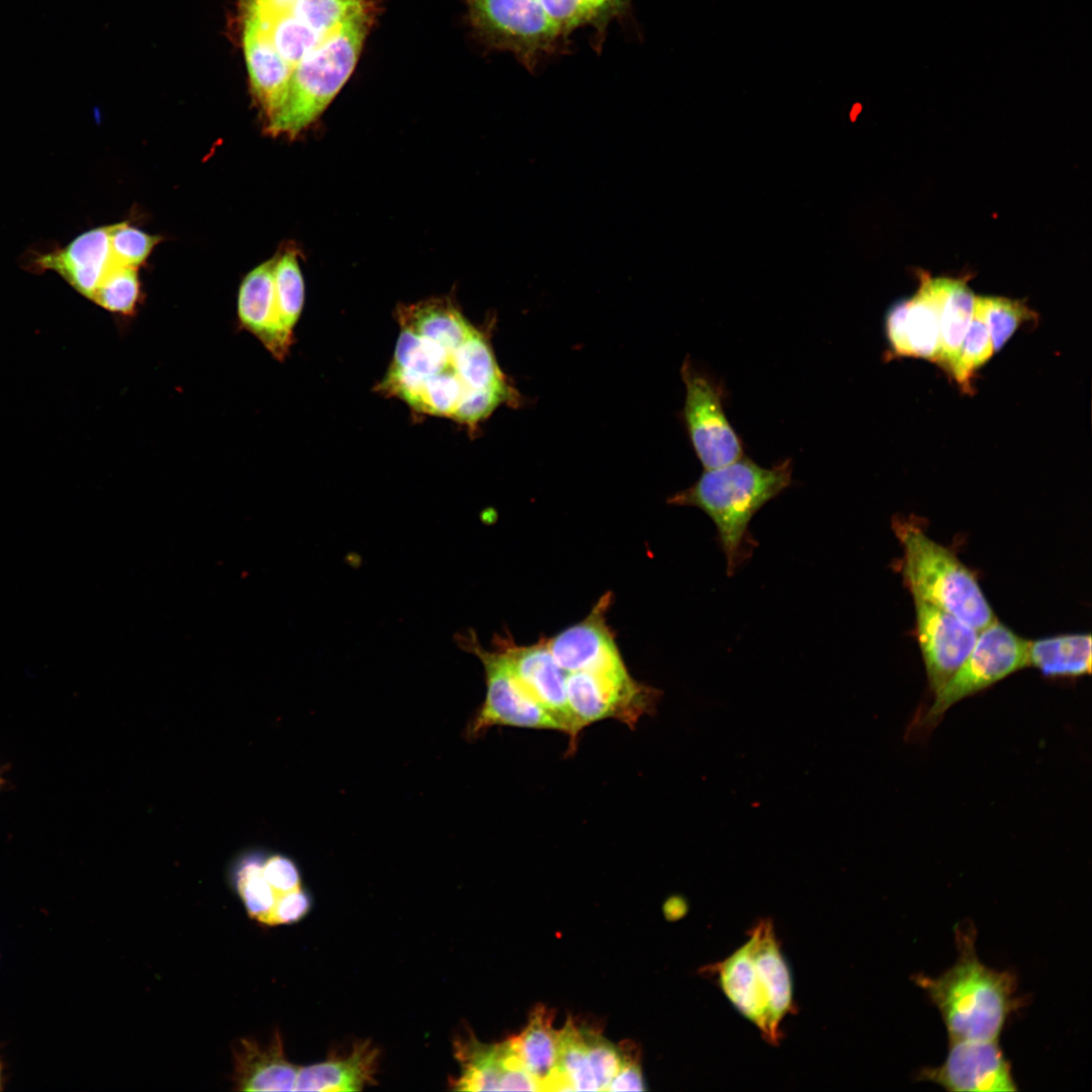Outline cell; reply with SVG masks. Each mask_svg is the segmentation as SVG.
<instances>
[{
  "label": "cell",
  "mask_w": 1092,
  "mask_h": 1092,
  "mask_svg": "<svg viewBox=\"0 0 1092 1092\" xmlns=\"http://www.w3.org/2000/svg\"><path fill=\"white\" fill-rule=\"evenodd\" d=\"M558 1069L571 1091H599L585 1041L571 1017L558 1030Z\"/></svg>",
  "instance_id": "cell-31"
},
{
  "label": "cell",
  "mask_w": 1092,
  "mask_h": 1092,
  "mask_svg": "<svg viewBox=\"0 0 1092 1092\" xmlns=\"http://www.w3.org/2000/svg\"><path fill=\"white\" fill-rule=\"evenodd\" d=\"M912 598L928 686L936 694L970 654L980 631L917 596Z\"/></svg>",
  "instance_id": "cell-13"
},
{
  "label": "cell",
  "mask_w": 1092,
  "mask_h": 1092,
  "mask_svg": "<svg viewBox=\"0 0 1092 1092\" xmlns=\"http://www.w3.org/2000/svg\"><path fill=\"white\" fill-rule=\"evenodd\" d=\"M975 295L963 278L944 277L940 307V349L936 363L951 374L974 312Z\"/></svg>",
  "instance_id": "cell-26"
},
{
  "label": "cell",
  "mask_w": 1092,
  "mask_h": 1092,
  "mask_svg": "<svg viewBox=\"0 0 1092 1092\" xmlns=\"http://www.w3.org/2000/svg\"><path fill=\"white\" fill-rule=\"evenodd\" d=\"M372 7L370 0H296L289 12L316 33L327 36L349 18Z\"/></svg>",
  "instance_id": "cell-32"
},
{
  "label": "cell",
  "mask_w": 1092,
  "mask_h": 1092,
  "mask_svg": "<svg viewBox=\"0 0 1092 1092\" xmlns=\"http://www.w3.org/2000/svg\"><path fill=\"white\" fill-rule=\"evenodd\" d=\"M262 872L277 895L291 892L301 887V878L296 863L289 857L265 852Z\"/></svg>",
  "instance_id": "cell-37"
},
{
  "label": "cell",
  "mask_w": 1092,
  "mask_h": 1092,
  "mask_svg": "<svg viewBox=\"0 0 1092 1092\" xmlns=\"http://www.w3.org/2000/svg\"><path fill=\"white\" fill-rule=\"evenodd\" d=\"M686 386L681 421L691 445L705 469L732 463L744 456V444L725 413L723 381L687 357L680 369Z\"/></svg>",
  "instance_id": "cell-8"
},
{
  "label": "cell",
  "mask_w": 1092,
  "mask_h": 1092,
  "mask_svg": "<svg viewBox=\"0 0 1092 1092\" xmlns=\"http://www.w3.org/2000/svg\"><path fill=\"white\" fill-rule=\"evenodd\" d=\"M162 237L150 235L127 221L112 224L110 232L111 265L140 267Z\"/></svg>",
  "instance_id": "cell-35"
},
{
  "label": "cell",
  "mask_w": 1092,
  "mask_h": 1092,
  "mask_svg": "<svg viewBox=\"0 0 1092 1092\" xmlns=\"http://www.w3.org/2000/svg\"><path fill=\"white\" fill-rule=\"evenodd\" d=\"M599 1091H606L621 1065L620 1048L610 1042L598 1028L579 1026Z\"/></svg>",
  "instance_id": "cell-36"
},
{
  "label": "cell",
  "mask_w": 1092,
  "mask_h": 1092,
  "mask_svg": "<svg viewBox=\"0 0 1092 1092\" xmlns=\"http://www.w3.org/2000/svg\"><path fill=\"white\" fill-rule=\"evenodd\" d=\"M703 972L768 1043L780 1042L783 1022L795 1011L794 985L769 918L760 919L745 943Z\"/></svg>",
  "instance_id": "cell-4"
},
{
  "label": "cell",
  "mask_w": 1092,
  "mask_h": 1092,
  "mask_svg": "<svg viewBox=\"0 0 1092 1092\" xmlns=\"http://www.w3.org/2000/svg\"><path fill=\"white\" fill-rule=\"evenodd\" d=\"M657 690L644 686L627 668L605 672H569L566 698L573 728V744L582 729L606 719L634 728L638 720L654 711Z\"/></svg>",
  "instance_id": "cell-9"
},
{
  "label": "cell",
  "mask_w": 1092,
  "mask_h": 1092,
  "mask_svg": "<svg viewBox=\"0 0 1092 1092\" xmlns=\"http://www.w3.org/2000/svg\"><path fill=\"white\" fill-rule=\"evenodd\" d=\"M274 281L279 329L284 342L290 347L293 328L304 301V282L294 251L288 250L277 256Z\"/></svg>",
  "instance_id": "cell-29"
},
{
  "label": "cell",
  "mask_w": 1092,
  "mask_h": 1092,
  "mask_svg": "<svg viewBox=\"0 0 1092 1092\" xmlns=\"http://www.w3.org/2000/svg\"><path fill=\"white\" fill-rule=\"evenodd\" d=\"M111 225L86 232L65 249L41 257L40 265L60 273L76 290L92 299L111 266Z\"/></svg>",
  "instance_id": "cell-20"
},
{
  "label": "cell",
  "mask_w": 1092,
  "mask_h": 1092,
  "mask_svg": "<svg viewBox=\"0 0 1092 1092\" xmlns=\"http://www.w3.org/2000/svg\"><path fill=\"white\" fill-rule=\"evenodd\" d=\"M974 311L984 321L995 352L1022 324L1037 316L1024 300L1005 297L975 296Z\"/></svg>",
  "instance_id": "cell-30"
},
{
  "label": "cell",
  "mask_w": 1092,
  "mask_h": 1092,
  "mask_svg": "<svg viewBox=\"0 0 1092 1092\" xmlns=\"http://www.w3.org/2000/svg\"><path fill=\"white\" fill-rule=\"evenodd\" d=\"M791 459L763 467L743 456L727 465L705 469L690 487L668 503L702 510L714 523L726 558L727 574L751 557L757 543L749 531L755 514L792 484Z\"/></svg>",
  "instance_id": "cell-2"
},
{
  "label": "cell",
  "mask_w": 1092,
  "mask_h": 1092,
  "mask_svg": "<svg viewBox=\"0 0 1092 1092\" xmlns=\"http://www.w3.org/2000/svg\"><path fill=\"white\" fill-rule=\"evenodd\" d=\"M265 852L261 849L242 852L236 857L230 871V882L248 915L264 925L278 896L262 872Z\"/></svg>",
  "instance_id": "cell-28"
},
{
  "label": "cell",
  "mask_w": 1092,
  "mask_h": 1092,
  "mask_svg": "<svg viewBox=\"0 0 1092 1092\" xmlns=\"http://www.w3.org/2000/svg\"><path fill=\"white\" fill-rule=\"evenodd\" d=\"M241 3L243 15L256 23L292 68L326 37L301 23L289 11L270 13L251 4Z\"/></svg>",
  "instance_id": "cell-27"
},
{
  "label": "cell",
  "mask_w": 1092,
  "mask_h": 1092,
  "mask_svg": "<svg viewBox=\"0 0 1092 1092\" xmlns=\"http://www.w3.org/2000/svg\"><path fill=\"white\" fill-rule=\"evenodd\" d=\"M457 641L480 659L485 672V700L467 727L469 738L482 735L492 726L561 731L559 724L516 680L498 647L494 651L484 649L472 631L460 634Z\"/></svg>",
  "instance_id": "cell-10"
},
{
  "label": "cell",
  "mask_w": 1092,
  "mask_h": 1092,
  "mask_svg": "<svg viewBox=\"0 0 1092 1092\" xmlns=\"http://www.w3.org/2000/svg\"><path fill=\"white\" fill-rule=\"evenodd\" d=\"M4 770L0 768V793L7 787L8 781L4 777Z\"/></svg>",
  "instance_id": "cell-41"
},
{
  "label": "cell",
  "mask_w": 1092,
  "mask_h": 1092,
  "mask_svg": "<svg viewBox=\"0 0 1092 1092\" xmlns=\"http://www.w3.org/2000/svg\"><path fill=\"white\" fill-rule=\"evenodd\" d=\"M609 595L601 598L581 622L546 640L566 672H605L626 669L615 639L606 623Z\"/></svg>",
  "instance_id": "cell-15"
},
{
  "label": "cell",
  "mask_w": 1092,
  "mask_h": 1092,
  "mask_svg": "<svg viewBox=\"0 0 1092 1092\" xmlns=\"http://www.w3.org/2000/svg\"><path fill=\"white\" fill-rule=\"evenodd\" d=\"M397 318L400 333L380 390L416 411L457 422L480 391L470 390L463 369L465 345L476 329L440 298L404 305Z\"/></svg>",
  "instance_id": "cell-1"
},
{
  "label": "cell",
  "mask_w": 1092,
  "mask_h": 1092,
  "mask_svg": "<svg viewBox=\"0 0 1092 1092\" xmlns=\"http://www.w3.org/2000/svg\"><path fill=\"white\" fill-rule=\"evenodd\" d=\"M242 24L243 50L252 93L267 121L285 94L292 67L250 17L243 15Z\"/></svg>",
  "instance_id": "cell-19"
},
{
  "label": "cell",
  "mask_w": 1092,
  "mask_h": 1092,
  "mask_svg": "<svg viewBox=\"0 0 1092 1092\" xmlns=\"http://www.w3.org/2000/svg\"><path fill=\"white\" fill-rule=\"evenodd\" d=\"M562 38L572 46L580 29L590 34L592 49L600 54L610 26L630 16L632 0H533Z\"/></svg>",
  "instance_id": "cell-18"
},
{
  "label": "cell",
  "mask_w": 1092,
  "mask_h": 1092,
  "mask_svg": "<svg viewBox=\"0 0 1092 1092\" xmlns=\"http://www.w3.org/2000/svg\"><path fill=\"white\" fill-rule=\"evenodd\" d=\"M918 1078L956 1092L1018 1090L998 1040H949L944 1062L922 1069Z\"/></svg>",
  "instance_id": "cell-12"
},
{
  "label": "cell",
  "mask_w": 1092,
  "mask_h": 1092,
  "mask_svg": "<svg viewBox=\"0 0 1092 1092\" xmlns=\"http://www.w3.org/2000/svg\"><path fill=\"white\" fill-rule=\"evenodd\" d=\"M232 1054L235 1090L294 1091L299 1067L286 1059L278 1030L268 1045L242 1037L233 1044Z\"/></svg>",
  "instance_id": "cell-16"
},
{
  "label": "cell",
  "mask_w": 1092,
  "mask_h": 1092,
  "mask_svg": "<svg viewBox=\"0 0 1092 1092\" xmlns=\"http://www.w3.org/2000/svg\"><path fill=\"white\" fill-rule=\"evenodd\" d=\"M917 292L904 300V333L908 356L936 363L940 349L939 318L944 277L919 274Z\"/></svg>",
  "instance_id": "cell-24"
},
{
  "label": "cell",
  "mask_w": 1092,
  "mask_h": 1092,
  "mask_svg": "<svg viewBox=\"0 0 1092 1092\" xmlns=\"http://www.w3.org/2000/svg\"><path fill=\"white\" fill-rule=\"evenodd\" d=\"M620 1052V1068L606 1091H645L638 1052L634 1050L633 1043L621 1044Z\"/></svg>",
  "instance_id": "cell-39"
},
{
  "label": "cell",
  "mask_w": 1092,
  "mask_h": 1092,
  "mask_svg": "<svg viewBox=\"0 0 1092 1092\" xmlns=\"http://www.w3.org/2000/svg\"><path fill=\"white\" fill-rule=\"evenodd\" d=\"M554 1011L543 1004L534 1007L526 1027L511 1036L513 1045L540 1091H571L558 1069V1030L552 1026Z\"/></svg>",
  "instance_id": "cell-22"
},
{
  "label": "cell",
  "mask_w": 1092,
  "mask_h": 1092,
  "mask_svg": "<svg viewBox=\"0 0 1092 1092\" xmlns=\"http://www.w3.org/2000/svg\"><path fill=\"white\" fill-rule=\"evenodd\" d=\"M311 897L301 887L278 895L265 925L291 924L301 920L311 908Z\"/></svg>",
  "instance_id": "cell-38"
},
{
  "label": "cell",
  "mask_w": 1092,
  "mask_h": 1092,
  "mask_svg": "<svg viewBox=\"0 0 1092 1092\" xmlns=\"http://www.w3.org/2000/svg\"><path fill=\"white\" fill-rule=\"evenodd\" d=\"M498 648L505 655L516 680L568 734L574 749L572 721L566 698V672L556 661L546 640L518 646L499 639Z\"/></svg>",
  "instance_id": "cell-14"
},
{
  "label": "cell",
  "mask_w": 1092,
  "mask_h": 1092,
  "mask_svg": "<svg viewBox=\"0 0 1092 1092\" xmlns=\"http://www.w3.org/2000/svg\"><path fill=\"white\" fill-rule=\"evenodd\" d=\"M372 18L373 7L349 18L292 68L267 133L294 138L322 114L351 76Z\"/></svg>",
  "instance_id": "cell-5"
},
{
  "label": "cell",
  "mask_w": 1092,
  "mask_h": 1092,
  "mask_svg": "<svg viewBox=\"0 0 1092 1092\" xmlns=\"http://www.w3.org/2000/svg\"><path fill=\"white\" fill-rule=\"evenodd\" d=\"M892 529L903 549L902 575L912 596L978 631L996 620L976 575L952 551L905 518H893Z\"/></svg>",
  "instance_id": "cell-6"
},
{
  "label": "cell",
  "mask_w": 1092,
  "mask_h": 1092,
  "mask_svg": "<svg viewBox=\"0 0 1092 1092\" xmlns=\"http://www.w3.org/2000/svg\"><path fill=\"white\" fill-rule=\"evenodd\" d=\"M455 1057L460 1075L451 1084L459 1091H500L507 1073L522 1064L511 1037L497 1043H484L474 1034L458 1038Z\"/></svg>",
  "instance_id": "cell-23"
},
{
  "label": "cell",
  "mask_w": 1092,
  "mask_h": 1092,
  "mask_svg": "<svg viewBox=\"0 0 1092 1092\" xmlns=\"http://www.w3.org/2000/svg\"><path fill=\"white\" fill-rule=\"evenodd\" d=\"M263 11L270 13L286 12L291 9L296 0H241Z\"/></svg>",
  "instance_id": "cell-40"
},
{
  "label": "cell",
  "mask_w": 1092,
  "mask_h": 1092,
  "mask_svg": "<svg viewBox=\"0 0 1092 1092\" xmlns=\"http://www.w3.org/2000/svg\"><path fill=\"white\" fill-rule=\"evenodd\" d=\"M471 26L489 48L511 54L528 72L535 73L559 53L520 0H464Z\"/></svg>",
  "instance_id": "cell-11"
},
{
  "label": "cell",
  "mask_w": 1092,
  "mask_h": 1092,
  "mask_svg": "<svg viewBox=\"0 0 1092 1092\" xmlns=\"http://www.w3.org/2000/svg\"><path fill=\"white\" fill-rule=\"evenodd\" d=\"M1027 641L997 619L982 629L970 654L910 730L917 736L930 733L958 702L1026 667Z\"/></svg>",
  "instance_id": "cell-7"
},
{
  "label": "cell",
  "mask_w": 1092,
  "mask_h": 1092,
  "mask_svg": "<svg viewBox=\"0 0 1092 1092\" xmlns=\"http://www.w3.org/2000/svg\"><path fill=\"white\" fill-rule=\"evenodd\" d=\"M1027 666L1046 677H1078L1091 672V635L1061 634L1027 641Z\"/></svg>",
  "instance_id": "cell-25"
},
{
  "label": "cell",
  "mask_w": 1092,
  "mask_h": 1092,
  "mask_svg": "<svg viewBox=\"0 0 1092 1092\" xmlns=\"http://www.w3.org/2000/svg\"><path fill=\"white\" fill-rule=\"evenodd\" d=\"M995 353L989 331L979 314L973 312L951 375L964 391H971L973 373Z\"/></svg>",
  "instance_id": "cell-34"
},
{
  "label": "cell",
  "mask_w": 1092,
  "mask_h": 1092,
  "mask_svg": "<svg viewBox=\"0 0 1092 1092\" xmlns=\"http://www.w3.org/2000/svg\"><path fill=\"white\" fill-rule=\"evenodd\" d=\"M379 1051L369 1040L357 1041L343 1058L299 1067L294 1091H360L375 1083Z\"/></svg>",
  "instance_id": "cell-21"
},
{
  "label": "cell",
  "mask_w": 1092,
  "mask_h": 1092,
  "mask_svg": "<svg viewBox=\"0 0 1092 1092\" xmlns=\"http://www.w3.org/2000/svg\"><path fill=\"white\" fill-rule=\"evenodd\" d=\"M956 933L957 962L937 977L915 975L914 982L938 1009L949 1040H998L1018 1004L1016 978L979 960L971 930Z\"/></svg>",
  "instance_id": "cell-3"
},
{
  "label": "cell",
  "mask_w": 1092,
  "mask_h": 1092,
  "mask_svg": "<svg viewBox=\"0 0 1092 1092\" xmlns=\"http://www.w3.org/2000/svg\"><path fill=\"white\" fill-rule=\"evenodd\" d=\"M276 257L265 261L243 279L238 296V314L245 329L255 335L271 354L282 360L289 350L278 323L274 271Z\"/></svg>",
  "instance_id": "cell-17"
},
{
  "label": "cell",
  "mask_w": 1092,
  "mask_h": 1092,
  "mask_svg": "<svg viewBox=\"0 0 1092 1092\" xmlns=\"http://www.w3.org/2000/svg\"><path fill=\"white\" fill-rule=\"evenodd\" d=\"M140 291L138 268L111 265L91 300L110 311L128 314L136 306Z\"/></svg>",
  "instance_id": "cell-33"
}]
</instances>
